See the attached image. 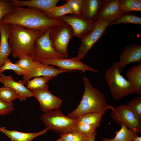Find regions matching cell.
<instances>
[{
    "mask_svg": "<svg viewBox=\"0 0 141 141\" xmlns=\"http://www.w3.org/2000/svg\"><path fill=\"white\" fill-rule=\"evenodd\" d=\"M64 22L60 20L51 18L43 10L23 7H15L13 11L3 17L0 22L9 24H16L39 31H47Z\"/></svg>",
    "mask_w": 141,
    "mask_h": 141,
    "instance_id": "obj_1",
    "label": "cell"
},
{
    "mask_svg": "<svg viewBox=\"0 0 141 141\" xmlns=\"http://www.w3.org/2000/svg\"><path fill=\"white\" fill-rule=\"evenodd\" d=\"M83 80L85 89L82 99L77 108L69 113L68 117L76 119L91 112L97 113L103 116L108 110L114 108L107 103L105 95L92 86L87 77L84 76Z\"/></svg>",
    "mask_w": 141,
    "mask_h": 141,
    "instance_id": "obj_2",
    "label": "cell"
},
{
    "mask_svg": "<svg viewBox=\"0 0 141 141\" xmlns=\"http://www.w3.org/2000/svg\"><path fill=\"white\" fill-rule=\"evenodd\" d=\"M9 25L8 43L12 56L15 58L23 55H31L36 40L46 31L28 29L16 24Z\"/></svg>",
    "mask_w": 141,
    "mask_h": 141,
    "instance_id": "obj_3",
    "label": "cell"
},
{
    "mask_svg": "<svg viewBox=\"0 0 141 141\" xmlns=\"http://www.w3.org/2000/svg\"><path fill=\"white\" fill-rule=\"evenodd\" d=\"M120 73L116 62H114L105 73V80L110 88L111 95L116 100L130 94L136 93L133 87Z\"/></svg>",
    "mask_w": 141,
    "mask_h": 141,
    "instance_id": "obj_4",
    "label": "cell"
},
{
    "mask_svg": "<svg viewBox=\"0 0 141 141\" xmlns=\"http://www.w3.org/2000/svg\"><path fill=\"white\" fill-rule=\"evenodd\" d=\"M40 119L46 127L60 136L74 131L77 124L76 119L64 116L59 109L45 113Z\"/></svg>",
    "mask_w": 141,
    "mask_h": 141,
    "instance_id": "obj_5",
    "label": "cell"
},
{
    "mask_svg": "<svg viewBox=\"0 0 141 141\" xmlns=\"http://www.w3.org/2000/svg\"><path fill=\"white\" fill-rule=\"evenodd\" d=\"M49 36L54 50L69 56L67 46L70 40L74 36L73 31L71 27L64 22L54 26L50 28Z\"/></svg>",
    "mask_w": 141,
    "mask_h": 141,
    "instance_id": "obj_6",
    "label": "cell"
},
{
    "mask_svg": "<svg viewBox=\"0 0 141 141\" xmlns=\"http://www.w3.org/2000/svg\"><path fill=\"white\" fill-rule=\"evenodd\" d=\"M50 28L35 40L33 54L29 56L33 59H54L68 58V56L55 50L49 36Z\"/></svg>",
    "mask_w": 141,
    "mask_h": 141,
    "instance_id": "obj_7",
    "label": "cell"
},
{
    "mask_svg": "<svg viewBox=\"0 0 141 141\" xmlns=\"http://www.w3.org/2000/svg\"><path fill=\"white\" fill-rule=\"evenodd\" d=\"M110 116L119 126L124 124L136 133H141V119L136 116L127 105H120L111 109Z\"/></svg>",
    "mask_w": 141,
    "mask_h": 141,
    "instance_id": "obj_8",
    "label": "cell"
},
{
    "mask_svg": "<svg viewBox=\"0 0 141 141\" xmlns=\"http://www.w3.org/2000/svg\"><path fill=\"white\" fill-rule=\"evenodd\" d=\"M57 19L69 25L73 30L74 36L78 37L81 40L92 32L98 21L97 20L95 21L88 20L81 15L74 14L65 15Z\"/></svg>",
    "mask_w": 141,
    "mask_h": 141,
    "instance_id": "obj_9",
    "label": "cell"
},
{
    "mask_svg": "<svg viewBox=\"0 0 141 141\" xmlns=\"http://www.w3.org/2000/svg\"><path fill=\"white\" fill-rule=\"evenodd\" d=\"M111 22V21L105 20H98L92 32L81 40L77 51L78 56L81 60L85 58L87 52L105 34L106 29Z\"/></svg>",
    "mask_w": 141,
    "mask_h": 141,
    "instance_id": "obj_10",
    "label": "cell"
},
{
    "mask_svg": "<svg viewBox=\"0 0 141 141\" xmlns=\"http://www.w3.org/2000/svg\"><path fill=\"white\" fill-rule=\"evenodd\" d=\"M78 56L70 58L57 59L38 60L42 63L47 65L57 66L59 69L71 71L73 70H79L83 72L88 71L95 73L97 70L82 63Z\"/></svg>",
    "mask_w": 141,
    "mask_h": 141,
    "instance_id": "obj_11",
    "label": "cell"
},
{
    "mask_svg": "<svg viewBox=\"0 0 141 141\" xmlns=\"http://www.w3.org/2000/svg\"><path fill=\"white\" fill-rule=\"evenodd\" d=\"M30 91L33 97L38 100L42 111L44 113L59 109L62 105V100L53 95L48 88H39Z\"/></svg>",
    "mask_w": 141,
    "mask_h": 141,
    "instance_id": "obj_12",
    "label": "cell"
},
{
    "mask_svg": "<svg viewBox=\"0 0 141 141\" xmlns=\"http://www.w3.org/2000/svg\"><path fill=\"white\" fill-rule=\"evenodd\" d=\"M133 62L141 63V46L131 43L124 49L117 63L120 72L126 66Z\"/></svg>",
    "mask_w": 141,
    "mask_h": 141,
    "instance_id": "obj_13",
    "label": "cell"
},
{
    "mask_svg": "<svg viewBox=\"0 0 141 141\" xmlns=\"http://www.w3.org/2000/svg\"><path fill=\"white\" fill-rule=\"evenodd\" d=\"M71 71L56 69L52 66L43 64L41 63L28 72L27 75L22 77V80L19 81L25 85L33 77L40 76H51L56 77L59 74Z\"/></svg>",
    "mask_w": 141,
    "mask_h": 141,
    "instance_id": "obj_14",
    "label": "cell"
},
{
    "mask_svg": "<svg viewBox=\"0 0 141 141\" xmlns=\"http://www.w3.org/2000/svg\"><path fill=\"white\" fill-rule=\"evenodd\" d=\"M121 14L119 0H105L97 20H105L112 22L119 19Z\"/></svg>",
    "mask_w": 141,
    "mask_h": 141,
    "instance_id": "obj_15",
    "label": "cell"
},
{
    "mask_svg": "<svg viewBox=\"0 0 141 141\" xmlns=\"http://www.w3.org/2000/svg\"><path fill=\"white\" fill-rule=\"evenodd\" d=\"M105 0H83L81 16L88 20L95 21Z\"/></svg>",
    "mask_w": 141,
    "mask_h": 141,
    "instance_id": "obj_16",
    "label": "cell"
},
{
    "mask_svg": "<svg viewBox=\"0 0 141 141\" xmlns=\"http://www.w3.org/2000/svg\"><path fill=\"white\" fill-rule=\"evenodd\" d=\"M9 33V24L0 23V68L12 52L8 43Z\"/></svg>",
    "mask_w": 141,
    "mask_h": 141,
    "instance_id": "obj_17",
    "label": "cell"
},
{
    "mask_svg": "<svg viewBox=\"0 0 141 141\" xmlns=\"http://www.w3.org/2000/svg\"><path fill=\"white\" fill-rule=\"evenodd\" d=\"M0 83L4 86L15 90L20 96L22 101L26 100L27 98L33 97L32 92L24 86L19 81H15L11 76H7L2 73L0 74Z\"/></svg>",
    "mask_w": 141,
    "mask_h": 141,
    "instance_id": "obj_18",
    "label": "cell"
},
{
    "mask_svg": "<svg viewBox=\"0 0 141 141\" xmlns=\"http://www.w3.org/2000/svg\"><path fill=\"white\" fill-rule=\"evenodd\" d=\"M49 130L48 128L46 127L38 132L28 133L15 130H8L4 127H0V131L6 135L10 139V141H31L36 137L45 133Z\"/></svg>",
    "mask_w": 141,
    "mask_h": 141,
    "instance_id": "obj_19",
    "label": "cell"
},
{
    "mask_svg": "<svg viewBox=\"0 0 141 141\" xmlns=\"http://www.w3.org/2000/svg\"><path fill=\"white\" fill-rule=\"evenodd\" d=\"M10 1L15 7H26L35 8L44 10L56 6L59 0H11Z\"/></svg>",
    "mask_w": 141,
    "mask_h": 141,
    "instance_id": "obj_20",
    "label": "cell"
},
{
    "mask_svg": "<svg viewBox=\"0 0 141 141\" xmlns=\"http://www.w3.org/2000/svg\"><path fill=\"white\" fill-rule=\"evenodd\" d=\"M128 80L133 87L136 93L141 95V63L131 68L126 73Z\"/></svg>",
    "mask_w": 141,
    "mask_h": 141,
    "instance_id": "obj_21",
    "label": "cell"
},
{
    "mask_svg": "<svg viewBox=\"0 0 141 141\" xmlns=\"http://www.w3.org/2000/svg\"><path fill=\"white\" fill-rule=\"evenodd\" d=\"M119 131L114 132L115 137L113 138H103L102 141H132L137 136L134 132L129 129L126 125L122 124Z\"/></svg>",
    "mask_w": 141,
    "mask_h": 141,
    "instance_id": "obj_22",
    "label": "cell"
},
{
    "mask_svg": "<svg viewBox=\"0 0 141 141\" xmlns=\"http://www.w3.org/2000/svg\"><path fill=\"white\" fill-rule=\"evenodd\" d=\"M102 116L99 113L91 112L82 115L76 119L77 124L91 125L97 128L101 124Z\"/></svg>",
    "mask_w": 141,
    "mask_h": 141,
    "instance_id": "obj_23",
    "label": "cell"
},
{
    "mask_svg": "<svg viewBox=\"0 0 141 141\" xmlns=\"http://www.w3.org/2000/svg\"><path fill=\"white\" fill-rule=\"evenodd\" d=\"M54 77L48 76H40L34 77L27 83L26 87L29 90L41 88L48 89L47 83Z\"/></svg>",
    "mask_w": 141,
    "mask_h": 141,
    "instance_id": "obj_24",
    "label": "cell"
},
{
    "mask_svg": "<svg viewBox=\"0 0 141 141\" xmlns=\"http://www.w3.org/2000/svg\"><path fill=\"white\" fill-rule=\"evenodd\" d=\"M119 5L122 13L141 11V0H119Z\"/></svg>",
    "mask_w": 141,
    "mask_h": 141,
    "instance_id": "obj_25",
    "label": "cell"
},
{
    "mask_svg": "<svg viewBox=\"0 0 141 141\" xmlns=\"http://www.w3.org/2000/svg\"><path fill=\"white\" fill-rule=\"evenodd\" d=\"M18 58L19 60L15 62V64L22 69L28 72L41 63L38 60L33 59L28 56L23 55Z\"/></svg>",
    "mask_w": 141,
    "mask_h": 141,
    "instance_id": "obj_26",
    "label": "cell"
},
{
    "mask_svg": "<svg viewBox=\"0 0 141 141\" xmlns=\"http://www.w3.org/2000/svg\"><path fill=\"white\" fill-rule=\"evenodd\" d=\"M18 98L22 101L20 95L13 89L5 86L0 87V99L9 103H11L13 100Z\"/></svg>",
    "mask_w": 141,
    "mask_h": 141,
    "instance_id": "obj_27",
    "label": "cell"
},
{
    "mask_svg": "<svg viewBox=\"0 0 141 141\" xmlns=\"http://www.w3.org/2000/svg\"><path fill=\"white\" fill-rule=\"evenodd\" d=\"M51 18L57 19L59 17L67 14H72L66 3L59 6H55L44 10Z\"/></svg>",
    "mask_w": 141,
    "mask_h": 141,
    "instance_id": "obj_28",
    "label": "cell"
},
{
    "mask_svg": "<svg viewBox=\"0 0 141 141\" xmlns=\"http://www.w3.org/2000/svg\"><path fill=\"white\" fill-rule=\"evenodd\" d=\"M123 23H131L141 25V18L130 12L122 13L120 18L112 22L110 26Z\"/></svg>",
    "mask_w": 141,
    "mask_h": 141,
    "instance_id": "obj_29",
    "label": "cell"
},
{
    "mask_svg": "<svg viewBox=\"0 0 141 141\" xmlns=\"http://www.w3.org/2000/svg\"><path fill=\"white\" fill-rule=\"evenodd\" d=\"M7 70H12L17 74L22 75L23 77L25 76L28 72L21 68L15 64L12 63L10 59L8 58L5 61L3 65L0 68V74L4 71Z\"/></svg>",
    "mask_w": 141,
    "mask_h": 141,
    "instance_id": "obj_30",
    "label": "cell"
},
{
    "mask_svg": "<svg viewBox=\"0 0 141 141\" xmlns=\"http://www.w3.org/2000/svg\"><path fill=\"white\" fill-rule=\"evenodd\" d=\"M97 128L96 127L93 125L77 123L74 131H77L87 137H90L96 132Z\"/></svg>",
    "mask_w": 141,
    "mask_h": 141,
    "instance_id": "obj_31",
    "label": "cell"
},
{
    "mask_svg": "<svg viewBox=\"0 0 141 141\" xmlns=\"http://www.w3.org/2000/svg\"><path fill=\"white\" fill-rule=\"evenodd\" d=\"M131 110L141 119V96L135 97L127 105Z\"/></svg>",
    "mask_w": 141,
    "mask_h": 141,
    "instance_id": "obj_32",
    "label": "cell"
},
{
    "mask_svg": "<svg viewBox=\"0 0 141 141\" xmlns=\"http://www.w3.org/2000/svg\"><path fill=\"white\" fill-rule=\"evenodd\" d=\"M67 6L72 14L81 15L83 0H65Z\"/></svg>",
    "mask_w": 141,
    "mask_h": 141,
    "instance_id": "obj_33",
    "label": "cell"
},
{
    "mask_svg": "<svg viewBox=\"0 0 141 141\" xmlns=\"http://www.w3.org/2000/svg\"><path fill=\"white\" fill-rule=\"evenodd\" d=\"M64 141H86L87 137L76 131L60 136Z\"/></svg>",
    "mask_w": 141,
    "mask_h": 141,
    "instance_id": "obj_34",
    "label": "cell"
},
{
    "mask_svg": "<svg viewBox=\"0 0 141 141\" xmlns=\"http://www.w3.org/2000/svg\"><path fill=\"white\" fill-rule=\"evenodd\" d=\"M15 7L10 0H0V23L3 17L13 11Z\"/></svg>",
    "mask_w": 141,
    "mask_h": 141,
    "instance_id": "obj_35",
    "label": "cell"
},
{
    "mask_svg": "<svg viewBox=\"0 0 141 141\" xmlns=\"http://www.w3.org/2000/svg\"><path fill=\"white\" fill-rule=\"evenodd\" d=\"M13 103H9L0 99V115H4L11 113L14 109Z\"/></svg>",
    "mask_w": 141,
    "mask_h": 141,
    "instance_id": "obj_36",
    "label": "cell"
},
{
    "mask_svg": "<svg viewBox=\"0 0 141 141\" xmlns=\"http://www.w3.org/2000/svg\"><path fill=\"white\" fill-rule=\"evenodd\" d=\"M97 135V131L91 136L87 137L86 141H95L96 137Z\"/></svg>",
    "mask_w": 141,
    "mask_h": 141,
    "instance_id": "obj_37",
    "label": "cell"
},
{
    "mask_svg": "<svg viewBox=\"0 0 141 141\" xmlns=\"http://www.w3.org/2000/svg\"><path fill=\"white\" fill-rule=\"evenodd\" d=\"M132 141H141V137L136 136Z\"/></svg>",
    "mask_w": 141,
    "mask_h": 141,
    "instance_id": "obj_38",
    "label": "cell"
},
{
    "mask_svg": "<svg viewBox=\"0 0 141 141\" xmlns=\"http://www.w3.org/2000/svg\"><path fill=\"white\" fill-rule=\"evenodd\" d=\"M56 141H64L60 137V138L59 139H57Z\"/></svg>",
    "mask_w": 141,
    "mask_h": 141,
    "instance_id": "obj_39",
    "label": "cell"
}]
</instances>
